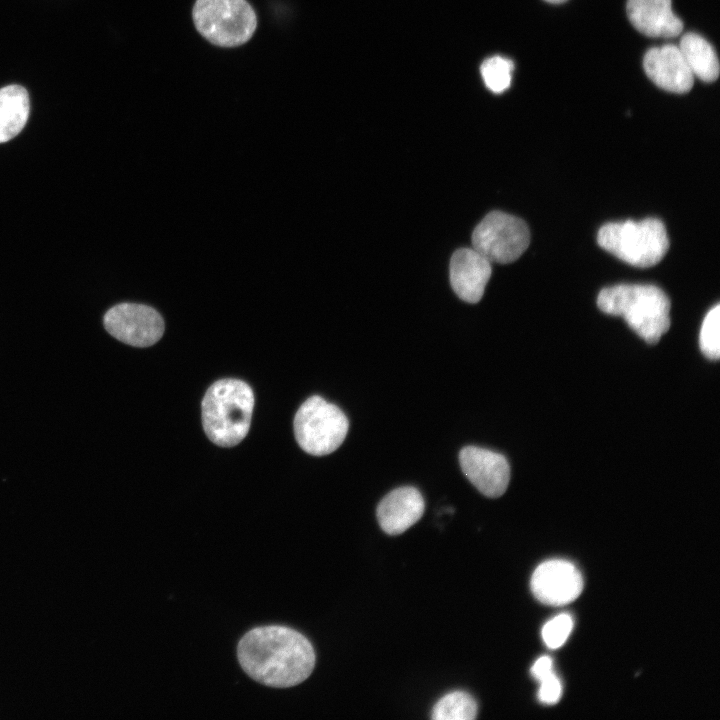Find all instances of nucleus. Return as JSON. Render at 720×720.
Instances as JSON below:
<instances>
[{"mask_svg":"<svg viewBox=\"0 0 720 720\" xmlns=\"http://www.w3.org/2000/svg\"><path fill=\"white\" fill-rule=\"evenodd\" d=\"M238 660L254 680L270 687L298 685L312 673L315 652L300 632L281 625L253 628L239 641Z\"/></svg>","mask_w":720,"mask_h":720,"instance_id":"f257e3e1","label":"nucleus"},{"mask_svg":"<svg viewBox=\"0 0 720 720\" xmlns=\"http://www.w3.org/2000/svg\"><path fill=\"white\" fill-rule=\"evenodd\" d=\"M597 305L604 313L621 316L649 344L657 343L670 327V301L655 285L619 284L602 289Z\"/></svg>","mask_w":720,"mask_h":720,"instance_id":"f03ea898","label":"nucleus"},{"mask_svg":"<svg viewBox=\"0 0 720 720\" xmlns=\"http://www.w3.org/2000/svg\"><path fill=\"white\" fill-rule=\"evenodd\" d=\"M254 408V394L244 381L220 379L202 400V423L207 437L221 447H232L247 435Z\"/></svg>","mask_w":720,"mask_h":720,"instance_id":"7ed1b4c3","label":"nucleus"},{"mask_svg":"<svg viewBox=\"0 0 720 720\" xmlns=\"http://www.w3.org/2000/svg\"><path fill=\"white\" fill-rule=\"evenodd\" d=\"M597 241L607 252L639 268L656 265L669 248L665 225L657 218L606 223L599 229Z\"/></svg>","mask_w":720,"mask_h":720,"instance_id":"20e7f679","label":"nucleus"},{"mask_svg":"<svg viewBox=\"0 0 720 720\" xmlns=\"http://www.w3.org/2000/svg\"><path fill=\"white\" fill-rule=\"evenodd\" d=\"M192 16L197 31L220 47L246 43L257 25L256 14L246 0H196Z\"/></svg>","mask_w":720,"mask_h":720,"instance_id":"39448f33","label":"nucleus"},{"mask_svg":"<svg viewBox=\"0 0 720 720\" xmlns=\"http://www.w3.org/2000/svg\"><path fill=\"white\" fill-rule=\"evenodd\" d=\"M348 428L349 421L341 409L318 395L309 397L294 417L298 445L314 456L334 452L343 443Z\"/></svg>","mask_w":720,"mask_h":720,"instance_id":"423d86ee","label":"nucleus"},{"mask_svg":"<svg viewBox=\"0 0 720 720\" xmlns=\"http://www.w3.org/2000/svg\"><path fill=\"white\" fill-rule=\"evenodd\" d=\"M530 243L527 224L502 211L488 213L472 233L475 250L491 263L508 264L517 260Z\"/></svg>","mask_w":720,"mask_h":720,"instance_id":"0eeeda50","label":"nucleus"},{"mask_svg":"<svg viewBox=\"0 0 720 720\" xmlns=\"http://www.w3.org/2000/svg\"><path fill=\"white\" fill-rule=\"evenodd\" d=\"M106 331L117 340L135 347H148L164 333L162 316L154 308L137 303H120L104 315Z\"/></svg>","mask_w":720,"mask_h":720,"instance_id":"6e6552de","label":"nucleus"},{"mask_svg":"<svg viewBox=\"0 0 720 720\" xmlns=\"http://www.w3.org/2000/svg\"><path fill=\"white\" fill-rule=\"evenodd\" d=\"M583 578L569 561L554 559L541 563L531 577V590L543 604L566 605L582 592Z\"/></svg>","mask_w":720,"mask_h":720,"instance_id":"1a4fd4ad","label":"nucleus"},{"mask_svg":"<svg viewBox=\"0 0 720 720\" xmlns=\"http://www.w3.org/2000/svg\"><path fill=\"white\" fill-rule=\"evenodd\" d=\"M459 463L464 475L483 495L497 498L505 493L510 480V466L502 454L466 446L459 452Z\"/></svg>","mask_w":720,"mask_h":720,"instance_id":"9d476101","label":"nucleus"},{"mask_svg":"<svg viewBox=\"0 0 720 720\" xmlns=\"http://www.w3.org/2000/svg\"><path fill=\"white\" fill-rule=\"evenodd\" d=\"M643 68L655 85L668 92L687 93L694 83L691 70L674 44L649 49L643 59Z\"/></svg>","mask_w":720,"mask_h":720,"instance_id":"9b49d317","label":"nucleus"},{"mask_svg":"<svg viewBox=\"0 0 720 720\" xmlns=\"http://www.w3.org/2000/svg\"><path fill=\"white\" fill-rule=\"evenodd\" d=\"M491 272V262L474 248H460L451 257L450 283L465 302L481 300Z\"/></svg>","mask_w":720,"mask_h":720,"instance_id":"f8f14e48","label":"nucleus"},{"mask_svg":"<svg viewBox=\"0 0 720 720\" xmlns=\"http://www.w3.org/2000/svg\"><path fill=\"white\" fill-rule=\"evenodd\" d=\"M425 503L420 491L411 486L389 492L378 504L377 519L389 535L405 532L423 516Z\"/></svg>","mask_w":720,"mask_h":720,"instance_id":"ddd939ff","label":"nucleus"},{"mask_svg":"<svg viewBox=\"0 0 720 720\" xmlns=\"http://www.w3.org/2000/svg\"><path fill=\"white\" fill-rule=\"evenodd\" d=\"M626 11L634 28L648 37L674 38L683 30L672 0H628Z\"/></svg>","mask_w":720,"mask_h":720,"instance_id":"4468645a","label":"nucleus"},{"mask_svg":"<svg viewBox=\"0 0 720 720\" xmlns=\"http://www.w3.org/2000/svg\"><path fill=\"white\" fill-rule=\"evenodd\" d=\"M30 112L27 90L20 85L0 89V143L17 136L24 128Z\"/></svg>","mask_w":720,"mask_h":720,"instance_id":"2eb2a0df","label":"nucleus"},{"mask_svg":"<svg viewBox=\"0 0 720 720\" xmlns=\"http://www.w3.org/2000/svg\"><path fill=\"white\" fill-rule=\"evenodd\" d=\"M679 49L694 77L713 82L719 76V60L713 46L697 33L681 37Z\"/></svg>","mask_w":720,"mask_h":720,"instance_id":"dca6fc26","label":"nucleus"},{"mask_svg":"<svg viewBox=\"0 0 720 720\" xmlns=\"http://www.w3.org/2000/svg\"><path fill=\"white\" fill-rule=\"evenodd\" d=\"M478 706L475 699L465 691H452L438 700L432 709L435 720H472Z\"/></svg>","mask_w":720,"mask_h":720,"instance_id":"f3484780","label":"nucleus"},{"mask_svg":"<svg viewBox=\"0 0 720 720\" xmlns=\"http://www.w3.org/2000/svg\"><path fill=\"white\" fill-rule=\"evenodd\" d=\"M513 70V61L502 56L490 57L480 67L486 87L495 94L503 93L510 87Z\"/></svg>","mask_w":720,"mask_h":720,"instance_id":"a211bd4d","label":"nucleus"},{"mask_svg":"<svg viewBox=\"0 0 720 720\" xmlns=\"http://www.w3.org/2000/svg\"><path fill=\"white\" fill-rule=\"evenodd\" d=\"M701 352L710 360H718L720 356V305L716 304L706 314L700 334Z\"/></svg>","mask_w":720,"mask_h":720,"instance_id":"6ab92c4d","label":"nucleus"},{"mask_svg":"<svg viewBox=\"0 0 720 720\" xmlns=\"http://www.w3.org/2000/svg\"><path fill=\"white\" fill-rule=\"evenodd\" d=\"M573 628V619L567 613H561L549 620L542 628V638L547 647L556 649L568 639Z\"/></svg>","mask_w":720,"mask_h":720,"instance_id":"aec40b11","label":"nucleus"},{"mask_svg":"<svg viewBox=\"0 0 720 720\" xmlns=\"http://www.w3.org/2000/svg\"><path fill=\"white\" fill-rule=\"evenodd\" d=\"M538 699L544 704H555L562 695V684L553 672L539 681Z\"/></svg>","mask_w":720,"mask_h":720,"instance_id":"412c9836","label":"nucleus"},{"mask_svg":"<svg viewBox=\"0 0 720 720\" xmlns=\"http://www.w3.org/2000/svg\"><path fill=\"white\" fill-rule=\"evenodd\" d=\"M553 672V661L548 656H542L538 658L531 667V674L538 681L542 680Z\"/></svg>","mask_w":720,"mask_h":720,"instance_id":"4be33fe9","label":"nucleus"},{"mask_svg":"<svg viewBox=\"0 0 720 720\" xmlns=\"http://www.w3.org/2000/svg\"><path fill=\"white\" fill-rule=\"evenodd\" d=\"M545 1H547V2H549V3H552V4H560V3H563V2H565V1H567V0H545Z\"/></svg>","mask_w":720,"mask_h":720,"instance_id":"5701e85b","label":"nucleus"}]
</instances>
